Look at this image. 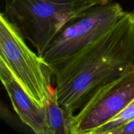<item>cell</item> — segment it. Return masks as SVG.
<instances>
[{"mask_svg":"<svg viewBox=\"0 0 134 134\" xmlns=\"http://www.w3.org/2000/svg\"><path fill=\"white\" fill-rule=\"evenodd\" d=\"M134 72V11L103 36L52 69L55 92L68 122L107 85Z\"/></svg>","mask_w":134,"mask_h":134,"instance_id":"cell-1","label":"cell"},{"mask_svg":"<svg viewBox=\"0 0 134 134\" xmlns=\"http://www.w3.org/2000/svg\"><path fill=\"white\" fill-rule=\"evenodd\" d=\"M102 3L99 0H6L2 13L40 55L68 22Z\"/></svg>","mask_w":134,"mask_h":134,"instance_id":"cell-2","label":"cell"},{"mask_svg":"<svg viewBox=\"0 0 134 134\" xmlns=\"http://www.w3.org/2000/svg\"><path fill=\"white\" fill-rule=\"evenodd\" d=\"M125 12L119 3L113 1L92 7L68 22L39 56L52 70L100 39Z\"/></svg>","mask_w":134,"mask_h":134,"instance_id":"cell-3","label":"cell"},{"mask_svg":"<svg viewBox=\"0 0 134 134\" xmlns=\"http://www.w3.org/2000/svg\"><path fill=\"white\" fill-rule=\"evenodd\" d=\"M0 60L10 69L24 90L42 107L54 92L51 66L26 44L15 26L0 14Z\"/></svg>","mask_w":134,"mask_h":134,"instance_id":"cell-4","label":"cell"},{"mask_svg":"<svg viewBox=\"0 0 134 134\" xmlns=\"http://www.w3.org/2000/svg\"><path fill=\"white\" fill-rule=\"evenodd\" d=\"M134 99V72L107 85L68 122V134H90Z\"/></svg>","mask_w":134,"mask_h":134,"instance_id":"cell-5","label":"cell"},{"mask_svg":"<svg viewBox=\"0 0 134 134\" xmlns=\"http://www.w3.org/2000/svg\"><path fill=\"white\" fill-rule=\"evenodd\" d=\"M0 79L13 109L21 120L37 134H49L47 107H42L22 88L7 65L0 60Z\"/></svg>","mask_w":134,"mask_h":134,"instance_id":"cell-6","label":"cell"},{"mask_svg":"<svg viewBox=\"0 0 134 134\" xmlns=\"http://www.w3.org/2000/svg\"><path fill=\"white\" fill-rule=\"evenodd\" d=\"M47 110L49 134H68L66 115L58 102L55 89L47 103Z\"/></svg>","mask_w":134,"mask_h":134,"instance_id":"cell-7","label":"cell"},{"mask_svg":"<svg viewBox=\"0 0 134 134\" xmlns=\"http://www.w3.org/2000/svg\"><path fill=\"white\" fill-rule=\"evenodd\" d=\"M134 119V99L116 116L103 125L96 128L90 134H109L112 130Z\"/></svg>","mask_w":134,"mask_h":134,"instance_id":"cell-8","label":"cell"},{"mask_svg":"<svg viewBox=\"0 0 134 134\" xmlns=\"http://www.w3.org/2000/svg\"><path fill=\"white\" fill-rule=\"evenodd\" d=\"M109 134H134V119L115 128Z\"/></svg>","mask_w":134,"mask_h":134,"instance_id":"cell-9","label":"cell"},{"mask_svg":"<svg viewBox=\"0 0 134 134\" xmlns=\"http://www.w3.org/2000/svg\"><path fill=\"white\" fill-rule=\"evenodd\" d=\"M99 1H101L103 3H107L112 1V0H99Z\"/></svg>","mask_w":134,"mask_h":134,"instance_id":"cell-10","label":"cell"}]
</instances>
